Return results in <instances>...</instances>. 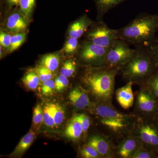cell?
<instances>
[{
  "label": "cell",
  "instance_id": "cell-1",
  "mask_svg": "<svg viewBox=\"0 0 158 158\" xmlns=\"http://www.w3.org/2000/svg\"><path fill=\"white\" fill-rule=\"evenodd\" d=\"M120 68L107 65L87 67L82 76V82L97 103L112 104L115 78Z\"/></svg>",
  "mask_w": 158,
  "mask_h": 158
},
{
  "label": "cell",
  "instance_id": "cell-2",
  "mask_svg": "<svg viewBox=\"0 0 158 158\" xmlns=\"http://www.w3.org/2000/svg\"><path fill=\"white\" fill-rule=\"evenodd\" d=\"M118 30V39L135 46L156 42L158 31V14H145L135 18Z\"/></svg>",
  "mask_w": 158,
  "mask_h": 158
},
{
  "label": "cell",
  "instance_id": "cell-3",
  "mask_svg": "<svg viewBox=\"0 0 158 158\" xmlns=\"http://www.w3.org/2000/svg\"><path fill=\"white\" fill-rule=\"evenodd\" d=\"M158 69L148 46H138L135 48L131 59L120 67L118 73L127 82L140 86Z\"/></svg>",
  "mask_w": 158,
  "mask_h": 158
},
{
  "label": "cell",
  "instance_id": "cell-4",
  "mask_svg": "<svg viewBox=\"0 0 158 158\" xmlns=\"http://www.w3.org/2000/svg\"><path fill=\"white\" fill-rule=\"evenodd\" d=\"M91 111L111 134L123 139L131 135L137 117L119 112L112 104L97 103Z\"/></svg>",
  "mask_w": 158,
  "mask_h": 158
},
{
  "label": "cell",
  "instance_id": "cell-5",
  "mask_svg": "<svg viewBox=\"0 0 158 158\" xmlns=\"http://www.w3.org/2000/svg\"><path fill=\"white\" fill-rule=\"evenodd\" d=\"M131 135L137 138L143 147L157 153L158 124L154 118L137 117Z\"/></svg>",
  "mask_w": 158,
  "mask_h": 158
},
{
  "label": "cell",
  "instance_id": "cell-6",
  "mask_svg": "<svg viewBox=\"0 0 158 158\" xmlns=\"http://www.w3.org/2000/svg\"><path fill=\"white\" fill-rule=\"evenodd\" d=\"M140 87L136 94L135 110L132 113L139 118L153 119L158 114V102L147 88Z\"/></svg>",
  "mask_w": 158,
  "mask_h": 158
},
{
  "label": "cell",
  "instance_id": "cell-7",
  "mask_svg": "<svg viewBox=\"0 0 158 158\" xmlns=\"http://www.w3.org/2000/svg\"><path fill=\"white\" fill-rule=\"evenodd\" d=\"M135 52V48H130L124 40H116L108 48L105 65L121 67L131 59Z\"/></svg>",
  "mask_w": 158,
  "mask_h": 158
},
{
  "label": "cell",
  "instance_id": "cell-8",
  "mask_svg": "<svg viewBox=\"0 0 158 158\" xmlns=\"http://www.w3.org/2000/svg\"><path fill=\"white\" fill-rule=\"evenodd\" d=\"M89 31H87V40L103 47L108 48L118 39L117 29L110 28L102 21L98 23Z\"/></svg>",
  "mask_w": 158,
  "mask_h": 158
},
{
  "label": "cell",
  "instance_id": "cell-9",
  "mask_svg": "<svg viewBox=\"0 0 158 158\" xmlns=\"http://www.w3.org/2000/svg\"><path fill=\"white\" fill-rule=\"evenodd\" d=\"M107 49L86 40L81 46L79 57L88 66H102L105 65Z\"/></svg>",
  "mask_w": 158,
  "mask_h": 158
},
{
  "label": "cell",
  "instance_id": "cell-10",
  "mask_svg": "<svg viewBox=\"0 0 158 158\" xmlns=\"http://www.w3.org/2000/svg\"><path fill=\"white\" fill-rule=\"evenodd\" d=\"M141 146L138 139L132 135L123 138L116 148L115 154L120 158H132Z\"/></svg>",
  "mask_w": 158,
  "mask_h": 158
},
{
  "label": "cell",
  "instance_id": "cell-11",
  "mask_svg": "<svg viewBox=\"0 0 158 158\" xmlns=\"http://www.w3.org/2000/svg\"><path fill=\"white\" fill-rule=\"evenodd\" d=\"M88 144L93 146L102 158H111L115 157V153L110 142L103 136L95 135L89 138Z\"/></svg>",
  "mask_w": 158,
  "mask_h": 158
},
{
  "label": "cell",
  "instance_id": "cell-12",
  "mask_svg": "<svg viewBox=\"0 0 158 158\" xmlns=\"http://www.w3.org/2000/svg\"><path fill=\"white\" fill-rule=\"evenodd\" d=\"M68 98L71 104L78 110L92 108L88 94L81 87H76L73 89L69 94Z\"/></svg>",
  "mask_w": 158,
  "mask_h": 158
},
{
  "label": "cell",
  "instance_id": "cell-13",
  "mask_svg": "<svg viewBox=\"0 0 158 158\" xmlns=\"http://www.w3.org/2000/svg\"><path fill=\"white\" fill-rule=\"evenodd\" d=\"M131 82H127L123 87L118 88L116 92V99L118 104L124 110L131 107L135 102Z\"/></svg>",
  "mask_w": 158,
  "mask_h": 158
},
{
  "label": "cell",
  "instance_id": "cell-14",
  "mask_svg": "<svg viewBox=\"0 0 158 158\" xmlns=\"http://www.w3.org/2000/svg\"><path fill=\"white\" fill-rule=\"evenodd\" d=\"M92 25V22L87 16L80 18L71 25L69 31V36L79 39L88 31V27Z\"/></svg>",
  "mask_w": 158,
  "mask_h": 158
},
{
  "label": "cell",
  "instance_id": "cell-15",
  "mask_svg": "<svg viewBox=\"0 0 158 158\" xmlns=\"http://www.w3.org/2000/svg\"><path fill=\"white\" fill-rule=\"evenodd\" d=\"M35 138L36 133L32 130H30L29 132L22 138L11 156H17L23 155L31 146Z\"/></svg>",
  "mask_w": 158,
  "mask_h": 158
},
{
  "label": "cell",
  "instance_id": "cell-16",
  "mask_svg": "<svg viewBox=\"0 0 158 158\" xmlns=\"http://www.w3.org/2000/svg\"><path fill=\"white\" fill-rule=\"evenodd\" d=\"M24 19L19 13H13L7 20V28L12 32H18L23 31L27 27V23Z\"/></svg>",
  "mask_w": 158,
  "mask_h": 158
},
{
  "label": "cell",
  "instance_id": "cell-17",
  "mask_svg": "<svg viewBox=\"0 0 158 158\" xmlns=\"http://www.w3.org/2000/svg\"><path fill=\"white\" fill-rule=\"evenodd\" d=\"M83 133V128L80 123L73 119H72L65 131V136L75 141L80 139Z\"/></svg>",
  "mask_w": 158,
  "mask_h": 158
},
{
  "label": "cell",
  "instance_id": "cell-18",
  "mask_svg": "<svg viewBox=\"0 0 158 158\" xmlns=\"http://www.w3.org/2000/svg\"><path fill=\"white\" fill-rule=\"evenodd\" d=\"M126 0H95L100 17H102L111 9Z\"/></svg>",
  "mask_w": 158,
  "mask_h": 158
},
{
  "label": "cell",
  "instance_id": "cell-19",
  "mask_svg": "<svg viewBox=\"0 0 158 158\" xmlns=\"http://www.w3.org/2000/svg\"><path fill=\"white\" fill-rule=\"evenodd\" d=\"M147 88L158 101V69L141 86Z\"/></svg>",
  "mask_w": 158,
  "mask_h": 158
},
{
  "label": "cell",
  "instance_id": "cell-20",
  "mask_svg": "<svg viewBox=\"0 0 158 158\" xmlns=\"http://www.w3.org/2000/svg\"><path fill=\"white\" fill-rule=\"evenodd\" d=\"M59 62L60 59L58 54H49L43 57L40 61V65L53 72L59 67Z\"/></svg>",
  "mask_w": 158,
  "mask_h": 158
},
{
  "label": "cell",
  "instance_id": "cell-21",
  "mask_svg": "<svg viewBox=\"0 0 158 158\" xmlns=\"http://www.w3.org/2000/svg\"><path fill=\"white\" fill-rule=\"evenodd\" d=\"M40 80L39 77L35 71H31L27 73L23 79V83L24 85L31 90H35L39 85Z\"/></svg>",
  "mask_w": 158,
  "mask_h": 158
},
{
  "label": "cell",
  "instance_id": "cell-22",
  "mask_svg": "<svg viewBox=\"0 0 158 158\" xmlns=\"http://www.w3.org/2000/svg\"><path fill=\"white\" fill-rule=\"evenodd\" d=\"M51 107L55 121V126L56 128L62 124L64 121V112L62 107L57 103H51Z\"/></svg>",
  "mask_w": 158,
  "mask_h": 158
},
{
  "label": "cell",
  "instance_id": "cell-23",
  "mask_svg": "<svg viewBox=\"0 0 158 158\" xmlns=\"http://www.w3.org/2000/svg\"><path fill=\"white\" fill-rule=\"evenodd\" d=\"M35 3V0H20L19 6L21 14L26 19L30 17Z\"/></svg>",
  "mask_w": 158,
  "mask_h": 158
},
{
  "label": "cell",
  "instance_id": "cell-24",
  "mask_svg": "<svg viewBox=\"0 0 158 158\" xmlns=\"http://www.w3.org/2000/svg\"><path fill=\"white\" fill-rule=\"evenodd\" d=\"M77 69V63L71 59L66 61L62 65L60 70V74L68 78L72 76L75 73Z\"/></svg>",
  "mask_w": 158,
  "mask_h": 158
},
{
  "label": "cell",
  "instance_id": "cell-25",
  "mask_svg": "<svg viewBox=\"0 0 158 158\" xmlns=\"http://www.w3.org/2000/svg\"><path fill=\"white\" fill-rule=\"evenodd\" d=\"M43 122L47 127L54 128L55 126V121L51 110L50 103H47L44 106Z\"/></svg>",
  "mask_w": 158,
  "mask_h": 158
},
{
  "label": "cell",
  "instance_id": "cell-26",
  "mask_svg": "<svg viewBox=\"0 0 158 158\" xmlns=\"http://www.w3.org/2000/svg\"><path fill=\"white\" fill-rule=\"evenodd\" d=\"M25 33L16 34L11 36L10 50L11 52L16 50L24 42L26 39Z\"/></svg>",
  "mask_w": 158,
  "mask_h": 158
},
{
  "label": "cell",
  "instance_id": "cell-27",
  "mask_svg": "<svg viewBox=\"0 0 158 158\" xmlns=\"http://www.w3.org/2000/svg\"><path fill=\"white\" fill-rule=\"evenodd\" d=\"M42 122H43V110L40 105L37 104L33 111V125L37 128L40 126Z\"/></svg>",
  "mask_w": 158,
  "mask_h": 158
},
{
  "label": "cell",
  "instance_id": "cell-28",
  "mask_svg": "<svg viewBox=\"0 0 158 158\" xmlns=\"http://www.w3.org/2000/svg\"><path fill=\"white\" fill-rule=\"evenodd\" d=\"M72 119L76 120L80 123L83 128V133L86 134L88 132L90 126V117L88 115L85 113L77 114Z\"/></svg>",
  "mask_w": 158,
  "mask_h": 158
},
{
  "label": "cell",
  "instance_id": "cell-29",
  "mask_svg": "<svg viewBox=\"0 0 158 158\" xmlns=\"http://www.w3.org/2000/svg\"><path fill=\"white\" fill-rule=\"evenodd\" d=\"M81 154L83 157L85 158H102L96 150L88 143L82 148Z\"/></svg>",
  "mask_w": 158,
  "mask_h": 158
},
{
  "label": "cell",
  "instance_id": "cell-30",
  "mask_svg": "<svg viewBox=\"0 0 158 158\" xmlns=\"http://www.w3.org/2000/svg\"><path fill=\"white\" fill-rule=\"evenodd\" d=\"M132 158H158V155L157 153L149 150L141 145Z\"/></svg>",
  "mask_w": 158,
  "mask_h": 158
},
{
  "label": "cell",
  "instance_id": "cell-31",
  "mask_svg": "<svg viewBox=\"0 0 158 158\" xmlns=\"http://www.w3.org/2000/svg\"><path fill=\"white\" fill-rule=\"evenodd\" d=\"M55 90H56L55 81L52 79L46 80L42 82L41 90L42 94L44 96L52 95Z\"/></svg>",
  "mask_w": 158,
  "mask_h": 158
},
{
  "label": "cell",
  "instance_id": "cell-32",
  "mask_svg": "<svg viewBox=\"0 0 158 158\" xmlns=\"http://www.w3.org/2000/svg\"><path fill=\"white\" fill-rule=\"evenodd\" d=\"M78 39L74 37H69L65 44L63 49L65 53L72 54L76 52L79 47Z\"/></svg>",
  "mask_w": 158,
  "mask_h": 158
},
{
  "label": "cell",
  "instance_id": "cell-33",
  "mask_svg": "<svg viewBox=\"0 0 158 158\" xmlns=\"http://www.w3.org/2000/svg\"><path fill=\"white\" fill-rule=\"evenodd\" d=\"M35 71L39 77L40 82H43L52 78V72L42 65H40L37 67Z\"/></svg>",
  "mask_w": 158,
  "mask_h": 158
},
{
  "label": "cell",
  "instance_id": "cell-34",
  "mask_svg": "<svg viewBox=\"0 0 158 158\" xmlns=\"http://www.w3.org/2000/svg\"><path fill=\"white\" fill-rule=\"evenodd\" d=\"M55 81L56 90L58 91H61L65 89L68 86L69 84V81L67 77L61 74L57 77Z\"/></svg>",
  "mask_w": 158,
  "mask_h": 158
},
{
  "label": "cell",
  "instance_id": "cell-35",
  "mask_svg": "<svg viewBox=\"0 0 158 158\" xmlns=\"http://www.w3.org/2000/svg\"><path fill=\"white\" fill-rule=\"evenodd\" d=\"M11 36L10 34L1 31L0 33V44L1 46L5 48H10Z\"/></svg>",
  "mask_w": 158,
  "mask_h": 158
},
{
  "label": "cell",
  "instance_id": "cell-36",
  "mask_svg": "<svg viewBox=\"0 0 158 158\" xmlns=\"http://www.w3.org/2000/svg\"><path fill=\"white\" fill-rule=\"evenodd\" d=\"M148 46V47L152 53L155 60L156 64L158 67V44H150Z\"/></svg>",
  "mask_w": 158,
  "mask_h": 158
},
{
  "label": "cell",
  "instance_id": "cell-37",
  "mask_svg": "<svg viewBox=\"0 0 158 158\" xmlns=\"http://www.w3.org/2000/svg\"><path fill=\"white\" fill-rule=\"evenodd\" d=\"M8 3L11 6H19L20 0H7Z\"/></svg>",
  "mask_w": 158,
  "mask_h": 158
},
{
  "label": "cell",
  "instance_id": "cell-38",
  "mask_svg": "<svg viewBox=\"0 0 158 158\" xmlns=\"http://www.w3.org/2000/svg\"><path fill=\"white\" fill-rule=\"evenodd\" d=\"M155 120V121H156V122L157 123V124H158V114L156 116L155 118H154Z\"/></svg>",
  "mask_w": 158,
  "mask_h": 158
},
{
  "label": "cell",
  "instance_id": "cell-39",
  "mask_svg": "<svg viewBox=\"0 0 158 158\" xmlns=\"http://www.w3.org/2000/svg\"><path fill=\"white\" fill-rule=\"evenodd\" d=\"M155 43L157 44H158V38H157V39L156 40V41L155 42Z\"/></svg>",
  "mask_w": 158,
  "mask_h": 158
},
{
  "label": "cell",
  "instance_id": "cell-40",
  "mask_svg": "<svg viewBox=\"0 0 158 158\" xmlns=\"http://www.w3.org/2000/svg\"><path fill=\"white\" fill-rule=\"evenodd\" d=\"M157 154H158V151H157Z\"/></svg>",
  "mask_w": 158,
  "mask_h": 158
},
{
  "label": "cell",
  "instance_id": "cell-41",
  "mask_svg": "<svg viewBox=\"0 0 158 158\" xmlns=\"http://www.w3.org/2000/svg\"></svg>",
  "mask_w": 158,
  "mask_h": 158
}]
</instances>
